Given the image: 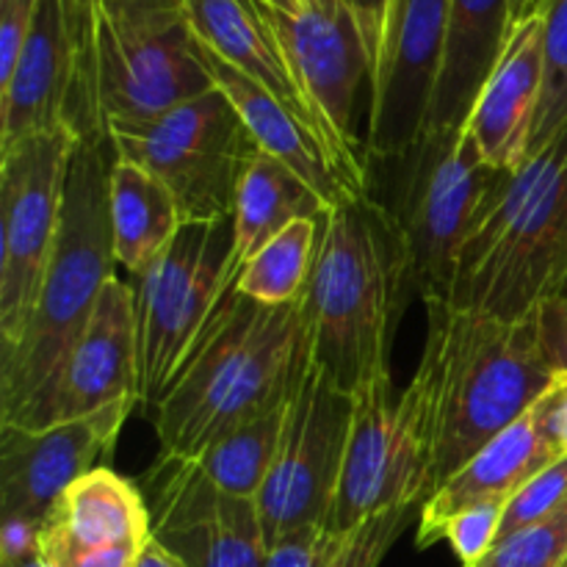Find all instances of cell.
Instances as JSON below:
<instances>
[{"label":"cell","mask_w":567,"mask_h":567,"mask_svg":"<svg viewBox=\"0 0 567 567\" xmlns=\"http://www.w3.org/2000/svg\"><path fill=\"white\" fill-rule=\"evenodd\" d=\"M308 369V299L260 305L233 291L199 352L155 408L161 457L197 460L241 424L291 402Z\"/></svg>","instance_id":"6da1fadb"},{"label":"cell","mask_w":567,"mask_h":567,"mask_svg":"<svg viewBox=\"0 0 567 567\" xmlns=\"http://www.w3.org/2000/svg\"><path fill=\"white\" fill-rule=\"evenodd\" d=\"M310 360L347 396L391 377V343L404 308V255L374 197L336 205L321 219L308 286Z\"/></svg>","instance_id":"7a4b0ae2"},{"label":"cell","mask_w":567,"mask_h":567,"mask_svg":"<svg viewBox=\"0 0 567 567\" xmlns=\"http://www.w3.org/2000/svg\"><path fill=\"white\" fill-rule=\"evenodd\" d=\"M109 138H78L64 188L61 227L39 286L31 321L14 347L0 349V424L11 421L59 371L114 275L109 225Z\"/></svg>","instance_id":"3957f363"},{"label":"cell","mask_w":567,"mask_h":567,"mask_svg":"<svg viewBox=\"0 0 567 567\" xmlns=\"http://www.w3.org/2000/svg\"><path fill=\"white\" fill-rule=\"evenodd\" d=\"M567 277V122L507 177L465 241L452 310L504 321L535 313Z\"/></svg>","instance_id":"277c9868"},{"label":"cell","mask_w":567,"mask_h":567,"mask_svg":"<svg viewBox=\"0 0 567 567\" xmlns=\"http://www.w3.org/2000/svg\"><path fill=\"white\" fill-rule=\"evenodd\" d=\"M426 327L437 349V491L518 421L557 374L540 352L535 313L504 321L480 310L426 302Z\"/></svg>","instance_id":"5b68a950"},{"label":"cell","mask_w":567,"mask_h":567,"mask_svg":"<svg viewBox=\"0 0 567 567\" xmlns=\"http://www.w3.org/2000/svg\"><path fill=\"white\" fill-rule=\"evenodd\" d=\"M388 166L385 208L404 255L408 299L446 302L465 241L513 172L482 161L465 127L426 131Z\"/></svg>","instance_id":"8992f818"},{"label":"cell","mask_w":567,"mask_h":567,"mask_svg":"<svg viewBox=\"0 0 567 567\" xmlns=\"http://www.w3.org/2000/svg\"><path fill=\"white\" fill-rule=\"evenodd\" d=\"M352 402L341 485L327 526L332 535H347L388 509L424 507L435 493V343L426 338L419 369L399 396L391 377H380Z\"/></svg>","instance_id":"52a82bcc"},{"label":"cell","mask_w":567,"mask_h":567,"mask_svg":"<svg viewBox=\"0 0 567 567\" xmlns=\"http://www.w3.org/2000/svg\"><path fill=\"white\" fill-rule=\"evenodd\" d=\"M210 89L214 78L186 17L127 25L103 3L78 59L66 125L78 138H109V127L153 122Z\"/></svg>","instance_id":"ba28073f"},{"label":"cell","mask_w":567,"mask_h":567,"mask_svg":"<svg viewBox=\"0 0 567 567\" xmlns=\"http://www.w3.org/2000/svg\"><path fill=\"white\" fill-rule=\"evenodd\" d=\"M233 216L186 221L144 275L131 277L136 319L138 404L158 408L199 352L236 291Z\"/></svg>","instance_id":"9c48e42d"},{"label":"cell","mask_w":567,"mask_h":567,"mask_svg":"<svg viewBox=\"0 0 567 567\" xmlns=\"http://www.w3.org/2000/svg\"><path fill=\"white\" fill-rule=\"evenodd\" d=\"M109 144L114 155L136 161L169 186L183 221L233 216L238 183L260 153L219 89L144 125L109 127Z\"/></svg>","instance_id":"30bf717a"},{"label":"cell","mask_w":567,"mask_h":567,"mask_svg":"<svg viewBox=\"0 0 567 567\" xmlns=\"http://www.w3.org/2000/svg\"><path fill=\"white\" fill-rule=\"evenodd\" d=\"M78 136L37 133L0 147V349L14 347L31 321L64 208Z\"/></svg>","instance_id":"8fae6325"},{"label":"cell","mask_w":567,"mask_h":567,"mask_svg":"<svg viewBox=\"0 0 567 567\" xmlns=\"http://www.w3.org/2000/svg\"><path fill=\"white\" fill-rule=\"evenodd\" d=\"M352 410V396L338 391L310 360L286 410L277 457L255 498L266 551L293 532L330 526Z\"/></svg>","instance_id":"7c38bea8"},{"label":"cell","mask_w":567,"mask_h":567,"mask_svg":"<svg viewBox=\"0 0 567 567\" xmlns=\"http://www.w3.org/2000/svg\"><path fill=\"white\" fill-rule=\"evenodd\" d=\"M183 14L203 48L280 100L313 133L354 197H371V161L349 150L319 114L266 17L264 0H183Z\"/></svg>","instance_id":"4fadbf2b"},{"label":"cell","mask_w":567,"mask_h":567,"mask_svg":"<svg viewBox=\"0 0 567 567\" xmlns=\"http://www.w3.org/2000/svg\"><path fill=\"white\" fill-rule=\"evenodd\" d=\"M144 482L153 493V540L183 567H264L255 498L221 493L194 460L158 457Z\"/></svg>","instance_id":"5bb4252c"},{"label":"cell","mask_w":567,"mask_h":567,"mask_svg":"<svg viewBox=\"0 0 567 567\" xmlns=\"http://www.w3.org/2000/svg\"><path fill=\"white\" fill-rule=\"evenodd\" d=\"M138 402L136 319L131 282L111 277L89 324L48 385L6 426L44 430L89 419L120 402Z\"/></svg>","instance_id":"9a60e30c"},{"label":"cell","mask_w":567,"mask_h":567,"mask_svg":"<svg viewBox=\"0 0 567 567\" xmlns=\"http://www.w3.org/2000/svg\"><path fill=\"white\" fill-rule=\"evenodd\" d=\"M452 0H396L371 72L365 153L402 155L424 133L446 44Z\"/></svg>","instance_id":"2e32d148"},{"label":"cell","mask_w":567,"mask_h":567,"mask_svg":"<svg viewBox=\"0 0 567 567\" xmlns=\"http://www.w3.org/2000/svg\"><path fill=\"white\" fill-rule=\"evenodd\" d=\"M138 402H120L89 419L22 430L0 424V507L3 518L42 526L64 496L114 449L127 415Z\"/></svg>","instance_id":"e0dca14e"},{"label":"cell","mask_w":567,"mask_h":567,"mask_svg":"<svg viewBox=\"0 0 567 567\" xmlns=\"http://www.w3.org/2000/svg\"><path fill=\"white\" fill-rule=\"evenodd\" d=\"M271 28L327 125L358 155L369 158L358 125V100L371 92V59L363 33L343 0H308L299 14L266 6Z\"/></svg>","instance_id":"ac0fdd59"},{"label":"cell","mask_w":567,"mask_h":567,"mask_svg":"<svg viewBox=\"0 0 567 567\" xmlns=\"http://www.w3.org/2000/svg\"><path fill=\"white\" fill-rule=\"evenodd\" d=\"M546 393L426 498L419 515V540H415L421 548L443 540L446 524L465 507L482 502L507 504L543 468L565 457L554 437Z\"/></svg>","instance_id":"d6986e66"},{"label":"cell","mask_w":567,"mask_h":567,"mask_svg":"<svg viewBox=\"0 0 567 567\" xmlns=\"http://www.w3.org/2000/svg\"><path fill=\"white\" fill-rule=\"evenodd\" d=\"M78 48L64 0H37L31 33L11 81L0 89V147L37 133L70 131Z\"/></svg>","instance_id":"ffe728a7"},{"label":"cell","mask_w":567,"mask_h":567,"mask_svg":"<svg viewBox=\"0 0 567 567\" xmlns=\"http://www.w3.org/2000/svg\"><path fill=\"white\" fill-rule=\"evenodd\" d=\"M543 17H535L513 31L465 122V133L493 169L518 172L529 158L543 100Z\"/></svg>","instance_id":"44dd1931"},{"label":"cell","mask_w":567,"mask_h":567,"mask_svg":"<svg viewBox=\"0 0 567 567\" xmlns=\"http://www.w3.org/2000/svg\"><path fill=\"white\" fill-rule=\"evenodd\" d=\"M150 540L153 515L144 491L109 465H100L55 502L39 529V554L144 548Z\"/></svg>","instance_id":"7402d4cb"},{"label":"cell","mask_w":567,"mask_h":567,"mask_svg":"<svg viewBox=\"0 0 567 567\" xmlns=\"http://www.w3.org/2000/svg\"><path fill=\"white\" fill-rule=\"evenodd\" d=\"M513 0H452L426 131H460L513 37Z\"/></svg>","instance_id":"603a6c76"},{"label":"cell","mask_w":567,"mask_h":567,"mask_svg":"<svg viewBox=\"0 0 567 567\" xmlns=\"http://www.w3.org/2000/svg\"><path fill=\"white\" fill-rule=\"evenodd\" d=\"M199 55H203L205 66H208L210 78H214V86L230 100L233 109L238 111L241 122L247 125V131L252 133L260 153L271 155V158L286 164L291 172H297V175L324 199L327 208L358 203V197L349 192V186L336 172V166H332L324 147L316 142L313 133H310L308 127L280 103V100L271 97L266 89H260L258 83L249 81L247 75L233 70L230 64H225L219 55H214L208 48H203V44H199Z\"/></svg>","instance_id":"cb8c5ba5"},{"label":"cell","mask_w":567,"mask_h":567,"mask_svg":"<svg viewBox=\"0 0 567 567\" xmlns=\"http://www.w3.org/2000/svg\"><path fill=\"white\" fill-rule=\"evenodd\" d=\"M109 225L116 266L144 275L186 225L175 194L136 161L114 155L109 172Z\"/></svg>","instance_id":"d4e9b609"},{"label":"cell","mask_w":567,"mask_h":567,"mask_svg":"<svg viewBox=\"0 0 567 567\" xmlns=\"http://www.w3.org/2000/svg\"><path fill=\"white\" fill-rule=\"evenodd\" d=\"M327 205L297 172L271 155L258 153L244 172L233 208L236 260L247 264L264 244L297 219H321Z\"/></svg>","instance_id":"484cf974"},{"label":"cell","mask_w":567,"mask_h":567,"mask_svg":"<svg viewBox=\"0 0 567 567\" xmlns=\"http://www.w3.org/2000/svg\"><path fill=\"white\" fill-rule=\"evenodd\" d=\"M321 219H297L264 244L244 264L236 291L260 305H291L308 297L321 244Z\"/></svg>","instance_id":"4316f807"},{"label":"cell","mask_w":567,"mask_h":567,"mask_svg":"<svg viewBox=\"0 0 567 567\" xmlns=\"http://www.w3.org/2000/svg\"><path fill=\"white\" fill-rule=\"evenodd\" d=\"M288 404L291 402L241 424L230 435L205 449L194 463L221 493L238 498H258L277 457V449H280Z\"/></svg>","instance_id":"83f0119b"},{"label":"cell","mask_w":567,"mask_h":567,"mask_svg":"<svg viewBox=\"0 0 567 567\" xmlns=\"http://www.w3.org/2000/svg\"><path fill=\"white\" fill-rule=\"evenodd\" d=\"M540 17L546 70H543V100L529 155L567 122V0H548Z\"/></svg>","instance_id":"f1b7e54d"},{"label":"cell","mask_w":567,"mask_h":567,"mask_svg":"<svg viewBox=\"0 0 567 567\" xmlns=\"http://www.w3.org/2000/svg\"><path fill=\"white\" fill-rule=\"evenodd\" d=\"M567 559V502L537 524L493 546L480 567H563Z\"/></svg>","instance_id":"f546056e"},{"label":"cell","mask_w":567,"mask_h":567,"mask_svg":"<svg viewBox=\"0 0 567 567\" xmlns=\"http://www.w3.org/2000/svg\"><path fill=\"white\" fill-rule=\"evenodd\" d=\"M419 515L421 507H399L363 520L347 535H338L336 548L321 567H380Z\"/></svg>","instance_id":"4dcf8cb0"},{"label":"cell","mask_w":567,"mask_h":567,"mask_svg":"<svg viewBox=\"0 0 567 567\" xmlns=\"http://www.w3.org/2000/svg\"><path fill=\"white\" fill-rule=\"evenodd\" d=\"M567 502V454L559 457L557 463H551L548 468H543L529 485L520 487L513 498L504 507L502 518V532H498V540H504L513 532L524 529V526L537 524L546 515H551L554 509L563 507Z\"/></svg>","instance_id":"1f68e13d"},{"label":"cell","mask_w":567,"mask_h":567,"mask_svg":"<svg viewBox=\"0 0 567 567\" xmlns=\"http://www.w3.org/2000/svg\"><path fill=\"white\" fill-rule=\"evenodd\" d=\"M504 507L507 504L502 502H482L474 507H465L463 513L449 520L443 537L454 548L463 567L480 565L493 551V546L498 543V532H502Z\"/></svg>","instance_id":"d6a6232c"},{"label":"cell","mask_w":567,"mask_h":567,"mask_svg":"<svg viewBox=\"0 0 567 567\" xmlns=\"http://www.w3.org/2000/svg\"><path fill=\"white\" fill-rule=\"evenodd\" d=\"M338 535L327 529H302L266 551L264 567H321L336 548Z\"/></svg>","instance_id":"836d02e7"},{"label":"cell","mask_w":567,"mask_h":567,"mask_svg":"<svg viewBox=\"0 0 567 567\" xmlns=\"http://www.w3.org/2000/svg\"><path fill=\"white\" fill-rule=\"evenodd\" d=\"M37 0H9L0 6V89L11 81L31 33Z\"/></svg>","instance_id":"e575fe53"},{"label":"cell","mask_w":567,"mask_h":567,"mask_svg":"<svg viewBox=\"0 0 567 567\" xmlns=\"http://www.w3.org/2000/svg\"><path fill=\"white\" fill-rule=\"evenodd\" d=\"M540 352L554 374H567V297H554L535 310Z\"/></svg>","instance_id":"d590c367"},{"label":"cell","mask_w":567,"mask_h":567,"mask_svg":"<svg viewBox=\"0 0 567 567\" xmlns=\"http://www.w3.org/2000/svg\"><path fill=\"white\" fill-rule=\"evenodd\" d=\"M393 3H396V0H343V6L352 11L360 33H363L365 50H369V59H371V72H374L382 39H385L388 22H391Z\"/></svg>","instance_id":"8d00e7d4"},{"label":"cell","mask_w":567,"mask_h":567,"mask_svg":"<svg viewBox=\"0 0 567 567\" xmlns=\"http://www.w3.org/2000/svg\"><path fill=\"white\" fill-rule=\"evenodd\" d=\"M105 9L127 25H158L186 17L183 0H105Z\"/></svg>","instance_id":"74e56055"},{"label":"cell","mask_w":567,"mask_h":567,"mask_svg":"<svg viewBox=\"0 0 567 567\" xmlns=\"http://www.w3.org/2000/svg\"><path fill=\"white\" fill-rule=\"evenodd\" d=\"M64 3H66V20H70L72 37H75L78 59H81L89 48V39H92L94 11H97L105 0H64Z\"/></svg>","instance_id":"f35d334b"},{"label":"cell","mask_w":567,"mask_h":567,"mask_svg":"<svg viewBox=\"0 0 567 567\" xmlns=\"http://www.w3.org/2000/svg\"><path fill=\"white\" fill-rule=\"evenodd\" d=\"M548 415H551V430L557 437L563 454H567V374H557L554 385L548 388Z\"/></svg>","instance_id":"ab89813d"},{"label":"cell","mask_w":567,"mask_h":567,"mask_svg":"<svg viewBox=\"0 0 567 567\" xmlns=\"http://www.w3.org/2000/svg\"><path fill=\"white\" fill-rule=\"evenodd\" d=\"M136 567H183L181 563H177L175 557H172L169 551H166L164 546H158L155 540H150L147 546H144L142 557H138Z\"/></svg>","instance_id":"60d3db41"},{"label":"cell","mask_w":567,"mask_h":567,"mask_svg":"<svg viewBox=\"0 0 567 567\" xmlns=\"http://www.w3.org/2000/svg\"><path fill=\"white\" fill-rule=\"evenodd\" d=\"M546 3L548 0H513V28L540 17L543 9H546Z\"/></svg>","instance_id":"b9f144b4"},{"label":"cell","mask_w":567,"mask_h":567,"mask_svg":"<svg viewBox=\"0 0 567 567\" xmlns=\"http://www.w3.org/2000/svg\"><path fill=\"white\" fill-rule=\"evenodd\" d=\"M264 3L277 11H286V14H299L308 6V0H264Z\"/></svg>","instance_id":"7bdbcfd3"},{"label":"cell","mask_w":567,"mask_h":567,"mask_svg":"<svg viewBox=\"0 0 567 567\" xmlns=\"http://www.w3.org/2000/svg\"><path fill=\"white\" fill-rule=\"evenodd\" d=\"M0 567H50V565L44 563V559H42V554H39V551H33V554H28V557L17 559V563L0 565Z\"/></svg>","instance_id":"ee69618b"},{"label":"cell","mask_w":567,"mask_h":567,"mask_svg":"<svg viewBox=\"0 0 567 567\" xmlns=\"http://www.w3.org/2000/svg\"><path fill=\"white\" fill-rule=\"evenodd\" d=\"M557 297H567V277L563 280V286H559V293Z\"/></svg>","instance_id":"f6af8a7d"},{"label":"cell","mask_w":567,"mask_h":567,"mask_svg":"<svg viewBox=\"0 0 567 567\" xmlns=\"http://www.w3.org/2000/svg\"><path fill=\"white\" fill-rule=\"evenodd\" d=\"M6 3H9V0H0V6H6Z\"/></svg>","instance_id":"bcb514c9"},{"label":"cell","mask_w":567,"mask_h":567,"mask_svg":"<svg viewBox=\"0 0 567 567\" xmlns=\"http://www.w3.org/2000/svg\"><path fill=\"white\" fill-rule=\"evenodd\" d=\"M563 567H567V559H565V565H563Z\"/></svg>","instance_id":"7dc6e473"},{"label":"cell","mask_w":567,"mask_h":567,"mask_svg":"<svg viewBox=\"0 0 567 567\" xmlns=\"http://www.w3.org/2000/svg\"><path fill=\"white\" fill-rule=\"evenodd\" d=\"M471 567H480V565H471Z\"/></svg>","instance_id":"c3c4849f"}]
</instances>
